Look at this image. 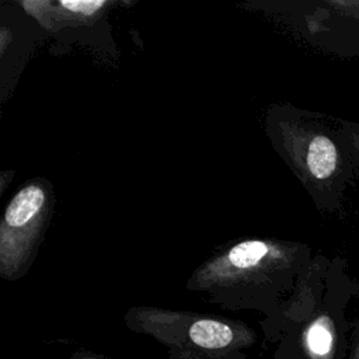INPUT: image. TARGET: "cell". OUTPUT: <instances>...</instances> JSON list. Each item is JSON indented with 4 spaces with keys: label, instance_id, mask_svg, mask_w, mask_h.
Here are the masks:
<instances>
[{
    "label": "cell",
    "instance_id": "obj_6",
    "mask_svg": "<svg viewBox=\"0 0 359 359\" xmlns=\"http://www.w3.org/2000/svg\"><path fill=\"white\" fill-rule=\"evenodd\" d=\"M105 3L104 1H62L60 6L67 8L69 11L74 13H83V14H90L101 8Z\"/></svg>",
    "mask_w": 359,
    "mask_h": 359
},
{
    "label": "cell",
    "instance_id": "obj_4",
    "mask_svg": "<svg viewBox=\"0 0 359 359\" xmlns=\"http://www.w3.org/2000/svg\"><path fill=\"white\" fill-rule=\"evenodd\" d=\"M275 359H348L351 342L327 310H314L276 342Z\"/></svg>",
    "mask_w": 359,
    "mask_h": 359
},
{
    "label": "cell",
    "instance_id": "obj_9",
    "mask_svg": "<svg viewBox=\"0 0 359 359\" xmlns=\"http://www.w3.org/2000/svg\"><path fill=\"white\" fill-rule=\"evenodd\" d=\"M66 359H105L102 355L94 353V352H76L70 358Z\"/></svg>",
    "mask_w": 359,
    "mask_h": 359
},
{
    "label": "cell",
    "instance_id": "obj_8",
    "mask_svg": "<svg viewBox=\"0 0 359 359\" xmlns=\"http://www.w3.org/2000/svg\"><path fill=\"white\" fill-rule=\"evenodd\" d=\"M348 359H359V328L356 330L355 335L351 339V349Z\"/></svg>",
    "mask_w": 359,
    "mask_h": 359
},
{
    "label": "cell",
    "instance_id": "obj_2",
    "mask_svg": "<svg viewBox=\"0 0 359 359\" xmlns=\"http://www.w3.org/2000/svg\"><path fill=\"white\" fill-rule=\"evenodd\" d=\"M271 252L265 241H243L227 251L224 264H210L199 271L188 287L208 292L215 303L229 310H259L265 314L262 321H268L280 307L283 286L276 272L266 271L269 264H261Z\"/></svg>",
    "mask_w": 359,
    "mask_h": 359
},
{
    "label": "cell",
    "instance_id": "obj_3",
    "mask_svg": "<svg viewBox=\"0 0 359 359\" xmlns=\"http://www.w3.org/2000/svg\"><path fill=\"white\" fill-rule=\"evenodd\" d=\"M48 192L43 185L31 182L8 202L0 230V258L4 278L15 279L27 268L35 238L43 226Z\"/></svg>",
    "mask_w": 359,
    "mask_h": 359
},
{
    "label": "cell",
    "instance_id": "obj_1",
    "mask_svg": "<svg viewBox=\"0 0 359 359\" xmlns=\"http://www.w3.org/2000/svg\"><path fill=\"white\" fill-rule=\"evenodd\" d=\"M125 325L153 338L168 359H250L258 341L247 324L219 316L157 307H132Z\"/></svg>",
    "mask_w": 359,
    "mask_h": 359
},
{
    "label": "cell",
    "instance_id": "obj_7",
    "mask_svg": "<svg viewBox=\"0 0 359 359\" xmlns=\"http://www.w3.org/2000/svg\"><path fill=\"white\" fill-rule=\"evenodd\" d=\"M344 137H345V143H346L349 151L355 156L356 161L359 163V126H356V125L345 126Z\"/></svg>",
    "mask_w": 359,
    "mask_h": 359
},
{
    "label": "cell",
    "instance_id": "obj_5",
    "mask_svg": "<svg viewBox=\"0 0 359 359\" xmlns=\"http://www.w3.org/2000/svg\"><path fill=\"white\" fill-rule=\"evenodd\" d=\"M292 157L304 180L325 182L341 168V151L337 143L324 132L300 128L289 136Z\"/></svg>",
    "mask_w": 359,
    "mask_h": 359
}]
</instances>
